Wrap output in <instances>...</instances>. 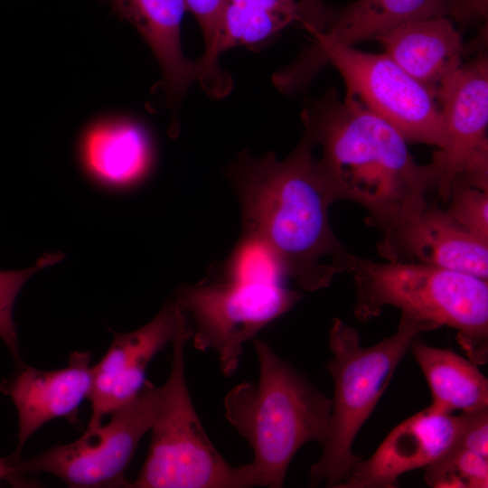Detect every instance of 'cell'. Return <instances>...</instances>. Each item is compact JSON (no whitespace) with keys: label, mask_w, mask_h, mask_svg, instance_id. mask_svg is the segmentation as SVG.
Instances as JSON below:
<instances>
[{"label":"cell","mask_w":488,"mask_h":488,"mask_svg":"<svg viewBox=\"0 0 488 488\" xmlns=\"http://www.w3.org/2000/svg\"><path fill=\"white\" fill-rule=\"evenodd\" d=\"M301 120L304 135L320 149L314 163L332 202L359 203L369 212L366 223L382 233L424 209L436 191L435 164H418L396 128L341 99L335 88L307 99Z\"/></svg>","instance_id":"6da1fadb"},{"label":"cell","mask_w":488,"mask_h":488,"mask_svg":"<svg viewBox=\"0 0 488 488\" xmlns=\"http://www.w3.org/2000/svg\"><path fill=\"white\" fill-rule=\"evenodd\" d=\"M227 176L242 211V232L261 239L277 258L286 279L300 288L327 287L350 273L357 256L339 240L329 221L333 204L316 170L312 142L303 134L293 151L279 160L239 153Z\"/></svg>","instance_id":"7a4b0ae2"},{"label":"cell","mask_w":488,"mask_h":488,"mask_svg":"<svg viewBox=\"0 0 488 488\" xmlns=\"http://www.w3.org/2000/svg\"><path fill=\"white\" fill-rule=\"evenodd\" d=\"M257 383L242 382L224 398L225 416L254 453L259 486H283L296 453L307 442L324 444L332 399L314 387L265 341L252 339Z\"/></svg>","instance_id":"3957f363"},{"label":"cell","mask_w":488,"mask_h":488,"mask_svg":"<svg viewBox=\"0 0 488 488\" xmlns=\"http://www.w3.org/2000/svg\"><path fill=\"white\" fill-rule=\"evenodd\" d=\"M438 324L401 312L394 334L364 347L356 329L334 318L329 332L333 353L326 363L334 384L329 430L320 458L311 466L310 484L339 488L362 457L352 443L387 389L396 368L419 333Z\"/></svg>","instance_id":"277c9868"},{"label":"cell","mask_w":488,"mask_h":488,"mask_svg":"<svg viewBox=\"0 0 488 488\" xmlns=\"http://www.w3.org/2000/svg\"><path fill=\"white\" fill-rule=\"evenodd\" d=\"M362 322L390 305L457 331L475 364L488 361V284L480 277L422 263L378 262L358 257L350 272Z\"/></svg>","instance_id":"5b68a950"},{"label":"cell","mask_w":488,"mask_h":488,"mask_svg":"<svg viewBox=\"0 0 488 488\" xmlns=\"http://www.w3.org/2000/svg\"><path fill=\"white\" fill-rule=\"evenodd\" d=\"M327 64L341 74L345 98L390 124L408 143L446 148V136L436 101L385 52L310 42L295 61L274 74L273 82L286 95H300Z\"/></svg>","instance_id":"8992f818"},{"label":"cell","mask_w":488,"mask_h":488,"mask_svg":"<svg viewBox=\"0 0 488 488\" xmlns=\"http://www.w3.org/2000/svg\"><path fill=\"white\" fill-rule=\"evenodd\" d=\"M188 317L172 342L171 371L158 387L151 444L135 488H245L258 486L250 464L233 466L209 439L192 405L185 379Z\"/></svg>","instance_id":"52a82bcc"},{"label":"cell","mask_w":488,"mask_h":488,"mask_svg":"<svg viewBox=\"0 0 488 488\" xmlns=\"http://www.w3.org/2000/svg\"><path fill=\"white\" fill-rule=\"evenodd\" d=\"M301 297V292L284 285L224 280L181 286L174 301L194 324V347L215 352L222 373L230 377L239 367L243 344Z\"/></svg>","instance_id":"ba28073f"},{"label":"cell","mask_w":488,"mask_h":488,"mask_svg":"<svg viewBox=\"0 0 488 488\" xmlns=\"http://www.w3.org/2000/svg\"><path fill=\"white\" fill-rule=\"evenodd\" d=\"M158 387L145 380L137 395L112 411L106 424L74 442L17 462L23 474L46 472L74 488L130 487L125 472L151 428Z\"/></svg>","instance_id":"9c48e42d"},{"label":"cell","mask_w":488,"mask_h":488,"mask_svg":"<svg viewBox=\"0 0 488 488\" xmlns=\"http://www.w3.org/2000/svg\"><path fill=\"white\" fill-rule=\"evenodd\" d=\"M446 136L432 163L439 181L436 193L447 202L455 178L488 192V56L486 49L465 62L437 100Z\"/></svg>","instance_id":"30bf717a"},{"label":"cell","mask_w":488,"mask_h":488,"mask_svg":"<svg viewBox=\"0 0 488 488\" xmlns=\"http://www.w3.org/2000/svg\"><path fill=\"white\" fill-rule=\"evenodd\" d=\"M185 312L175 302H167L145 325L130 333H116L109 349L93 365L89 399L91 415L86 430L103 424L112 411L133 399L145 382V371L155 354L172 343Z\"/></svg>","instance_id":"8fae6325"},{"label":"cell","mask_w":488,"mask_h":488,"mask_svg":"<svg viewBox=\"0 0 488 488\" xmlns=\"http://www.w3.org/2000/svg\"><path fill=\"white\" fill-rule=\"evenodd\" d=\"M377 249L386 260L422 263L488 278V238L465 229L433 202L383 232Z\"/></svg>","instance_id":"7c38bea8"},{"label":"cell","mask_w":488,"mask_h":488,"mask_svg":"<svg viewBox=\"0 0 488 488\" xmlns=\"http://www.w3.org/2000/svg\"><path fill=\"white\" fill-rule=\"evenodd\" d=\"M466 418L430 405L395 427L367 460L361 458L339 488H395L401 474L426 467L451 448Z\"/></svg>","instance_id":"4fadbf2b"},{"label":"cell","mask_w":488,"mask_h":488,"mask_svg":"<svg viewBox=\"0 0 488 488\" xmlns=\"http://www.w3.org/2000/svg\"><path fill=\"white\" fill-rule=\"evenodd\" d=\"M92 377L90 352H74L66 367L53 371L17 364L14 373L0 384L17 411V446L13 454L21 457L25 443L45 423L59 418L77 420L79 408L90 393Z\"/></svg>","instance_id":"5bb4252c"},{"label":"cell","mask_w":488,"mask_h":488,"mask_svg":"<svg viewBox=\"0 0 488 488\" xmlns=\"http://www.w3.org/2000/svg\"><path fill=\"white\" fill-rule=\"evenodd\" d=\"M296 0H224L215 40L211 50L195 61L197 81L213 99L231 89L229 74L219 65V56L235 47L258 49L282 30L298 22Z\"/></svg>","instance_id":"9a60e30c"},{"label":"cell","mask_w":488,"mask_h":488,"mask_svg":"<svg viewBox=\"0 0 488 488\" xmlns=\"http://www.w3.org/2000/svg\"><path fill=\"white\" fill-rule=\"evenodd\" d=\"M377 41L436 103L465 63L467 52L462 33L446 15L407 23Z\"/></svg>","instance_id":"2e32d148"},{"label":"cell","mask_w":488,"mask_h":488,"mask_svg":"<svg viewBox=\"0 0 488 488\" xmlns=\"http://www.w3.org/2000/svg\"><path fill=\"white\" fill-rule=\"evenodd\" d=\"M117 14L129 22L155 54L162 73L172 126L189 87L197 81L195 61L185 57L181 23L187 10L184 0H111Z\"/></svg>","instance_id":"e0dca14e"},{"label":"cell","mask_w":488,"mask_h":488,"mask_svg":"<svg viewBox=\"0 0 488 488\" xmlns=\"http://www.w3.org/2000/svg\"><path fill=\"white\" fill-rule=\"evenodd\" d=\"M80 155L94 179L117 188L141 182L154 163L153 143L145 127L122 117L99 120L88 128Z\"/></svg>","instance_id":"ac0fdd59"},{"label":"cell","mask_w":488,"mask_h":488,"mask_svg":"<svg viewBox=\"0 0 488 488\" xmlns=\"http://www.w3.org/2000/svg\"><path fill=\"white\" fill-rule=\"evenodd\" d=\"M447 14L445 0H355L339 9L327 6L310 42L353 46L409 22Z\"/></svg>","instance_id":"d6986e66"},{"label":"cell","mask_w":488,"mask_h":488,"mask_svg":"<svg viewBox=\"0 0 488 488\" xmlns=\"http://www.w3.org/2000/svg\"><path fill=\"white\" fill-rule=\"evenodd\" d=\"M409 349L429 386L433 408L453 414L488 408V380L474 361L451 350L427 345L418 336Z\"/></svg>","instance_id":"ffe728a7"},{"label":"cell","mask_w":488,"mask_h":488,"mask_svg":"<svg viewBox=\"0 0 488 488\" xmlns=\"http://www.w3.org/2000/svg\"><path fill=\"white\" fill-rule=\"evenodd\" d=\"M426 482L435 488H487L488 457L455 444L424 467Z\"/></svg>","instance_id":"44dd1931"},{"label":"cell","mask_w":488,"mask_h":488,"mask_svg":"<svg viewBox=\"0 0 488 488\" xmlns=\"http://www.w3.org/2000/svg\"><path fill=\"white\" fill-rule=\"evenodd\" d=\"M225 280L283 285L286 277L271 249L252 234L242 232L223 267Z\"/></svg>","instance_id":"7402d4cb"},{"label":"cell","mask_w":488,"mask_h":488,"mask_svg":"<svg viewBox=\"0 0 488 488\" xmlns=\"http://www.w3.org/2000/svg\"><path fill=\"white\" fill-rule=\"evenodd\" d=\"M63 254L46 253L29 268L15 271H0V339L5 344L16 364H20V351L13 310L15 299L24 283L37 271L62 259Z\"/></svg>","instance_id":"603a6c76"},{"label":"cell","mask_w":488,"mask_h":488,"mask_svg":"<svg viewBox=\"0 0 488 488\" xmlns=\"http://www.w3.org/2000/svg\"><path fill=\"white\" fill-rule=\"evenodd\" d=\"M445 210L465 229L488 238V192L455 179Z\"/></svg>","instance_id":"cb8c5ba5"},{"label":"cell","mask_w":488,"mask_h":488,"mask_svg":"<svg viewBox=\"0 0 488 488\" xmlns=\"http://www.w3.org/2000/svg\"><path fill=\"white\" fill-rule=\"evenodd\" d=\"M448 17L461 33L487 25L488 0H445Z\"/></svg>","instance_id":"d4e9b609"},{"label":"cell","mask_w":488,"mask_h":488,"mask_svg":"<svg viewBox=\"0 0 488 488\" xmlns=\"http://www.w3.org/2000/svg\"><path fill=\"white\" fill-rule=\"evenodd\" d=\"M466 415L456 444L488 457V408Z\"/></svg>","instance_id":"484cf974"},{"label":"cell","mask_w":488,"mask_h":488,"mask_svg":"<svg viewBox=\"0 0 488 488\" xmlns=\"http://www.w3.org/2000/svg\"><path fill=\"white\" fill-rule=\"evenodd\" d=\"M186 8L195 17L204 40V52H208L215 40L224 0H184Z\"/></svg>","instance_id":"4316f807"},{"label":"cell","mask_w":488,"mask_h":488,"mask_svg":"<svg viewBox=\"0 0 488 488\" xmlns=\"http://www.w3.org/2000/svg\"><path fill=\"white\" fill-rule=\"evenodd\" d=\"M20 456L12 454L8 457H0V483L8 482L15 487H35L39 486L37 483L27 480L17 467V462Z\"/></svg>","instance_id":"83f0119b"},{"label":"cell","mask_w":488,"mask_h":488,"mask_svg":"<svg viewBox=\"0 0 488 488\" xmlns=\"http://www.w3.org/2000/svg\"><path fill=\"white\" fill-rule=\"evenodd\" d=\"M325 0H300L298 5V22L304 28L316 24L326 7Z\"/></svg>","instance_id":"f1b7e54d"}]
</instances>
